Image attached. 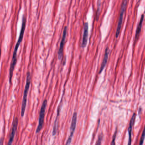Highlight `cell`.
Here are the masks:
<instances>
[{
    "label": "cell",
    "instance_id": "cell-1",
    "mask_svg": "<svg viewBox=\"0 0 145 145\" xmlns=\"http://www.w3.org/2000/svg\"><path fill=\"white\" fill-rule=\"evenodd\" d=\"M26 21V18L24 16H23L21 31H20V34L18 41H17V43H16L15 47H14V51L13 54L12 62H11V66H10V69H9V83H11V82H12L14 70V67H15L16 63H17V52H18V49L20 43L23 40L25 30Z\"/></svg>",
    "mask_w": 145,
    "mask_h": 145
},
{
    "label": "cell",
    "instance_id": "cell-2",
    "mask_svg": "<svg viewBox=\"0 0 145 145\" xmlns=\"http://www.w3.org/2000/svg\"><path fill=\"white\" fill-rule=\"evenodd\" d=\"M30 83L31 74L29 72H28L27 73L26 84H25L24 91V96H23L22 107H21V116L22 117L24 115L25 112V109H26L27 96H28V92H29V89Z\"/></svg>",
    "mask_w": 145,
    "mask_h": 145
},
{
    "label": "cell",
    "instance_id": "cell-3",
    "mask_svg": "<svg viewBox=\"0 0 145 145\" xmlns=\"http://www.w3.org/2000/svg\"><path fill=\"white\" fill-rule=\"evenodd\" d=\"M47 105V100L46 99L43 101L42 105L41 107L40 114H39V123H38V127H37L36 132V133H40V131L42 130V127H43Z\"/></svg>",
    "mask_w": 145,
    "mask_h": 145
},
{
    "label": "cell",
    "instance_id": "cell-4",
    "mask_svg": "<svg viewBox=\"0 0 145 145\" xmlns=\"http://www.w3.org/2000/svg\"><path fill=\"white\" fill-rule=\"evenodd\" d=\"M127 1H124L122 4L121 7V11H120V16L118 19V24L117 27L116 31V37L117 38L120 34L121 31V28L122 24L123 19V15L127 7Z\"/></svg>",
    "mask_w": 145,
    "mask_h": 145
},
{
    "label": "cell",
    "instance_id": "cell-5",
    "mask_svg": "<svg viewBox=\"0 0 145 145\" xmlns=\"http://www.w3.org/2000/svg\"><path fill=\"white\" fill-rule=\"evenodd\" d=\"M77 115L76 112H74L72 116V121H71V126L70 128V135L68 138V140L66 142L65 145H70L71 141H72V138L73 136L75 129H76V125L77 122Z\"/></svg>",
    "mask_w": 145,
    "mask_h": 145
},
{
    "label": "cell",
    "instance_id": "cell-6",
    "mask_svg": "<svg viewBox=\"0 0 145 145\" xmlns=\"http://www.w3.org/2000/svg\"><path fill=\"white\" fill-rule=\"evenodd\" d=\"M18 117H15L13 121L12 126V132L9 137V140L8 143L7 145H12L13 141L15 136V134L17 132L18 128Z\"/></svg>",
    "mask_w": 145,
    "mask_h": 145
},
{
    "label": "cell",
    "instance_id": "cell-7",
    "mask_svg": "<svg viewBox=\"0 0 145 145\" xmlns=\"http://www.w3.org/2000/svg\"><path fill=\"white\" fill-rule=\"evenodd\" d=\"M67 26H65L64 29L63 37H62V40H61V42L60 43V46H59V49L58 53V58L59 60H61L63 57L64 47L65 43L66 35H67Z\"/></svg>",
    "mask_w": 145,
    "mask_h": 145
},
{
    "label": "cell",
    "instance_id": "cell-8",
    "mask_svg": "<svg viewBox=\"0 0 145 145\" xmlns=\"http://www.w3.org/2000/svg\"><path fill=\"white\" fill-rule=\"evenodd\" d=\"M89 25L88 23L86 22L84 26V31L83 34L82 41V47L84 48L87 45L88 42V36Z\"/></svg>",
    "mask_w": 145,
    "mask_h": 145
},
{
    "label": "cell",
    "instance_id": "cell-9",
    "mask_svg": "<svg viewBox=\"0 0 145 145\" xmlns=\"http://www.w3.org/2000/svg\"><path fill=\"white\" fill-rule=\"evenodd\" d=\"M135 117H136V114L135 113H134L130 120L129 127L128 128L129 140L128 145H131L132 143L131 141H132V130H133V127L135 122Z\"/></svg>",
    "mask_w": 145,
    "mask_h": 145
},
{
    "label": "cell",
    "instance_id": "cell-10",
    "mask_svg": "<svg viewBox=\"0 0 145 145\" xmlns=\"http://www.w3.org/2000/svg\"><path fill=\"white\" fill-rule=\"evenodd\" d=\"M109 53H110V50L108 47H106L105 49V56H104V58H103V61L101 66L99 72V73L100 74L101 73L102 71L104 70L105 67L107 63V60H108V56H109Z\"/></svg>",
    "mask_w": 145,
    "mask_h": 145
},
{
    "label": "cell",
    "instance_id": "cell-11",
    "mask_svg": "<svg viewBox=\"0 0 145 145\" xmlns=\"http://www.w3.org/2000/svg\"><path fill=\"white\" fill-rule=\"evenodd\" d=\"M144 19V15L141 16V19H140V21L138 25V27H137V30H136V34H135V38H137L139 35L141 31V28H142V24H143V20Z\"/></svg>",
    "mask_w": 145,
    "mask_h": 145
},
{
    "label": "cell",
    "instance_id": "cell-12",
    "mask_svg": "<svg viewBox=\"0 0 145 145\" xmlns=\"http://www.w3.org/2000/svg\"><path fill=\"white\" fill-rule=\"evenodd\" d=\"M103 136L104 135L102 133H101L100 134H99L95 145H101V142L103 140Z\"/></svg>",
    "mask_w": 145,
    "mask_h": 145
},
{
    "label": "cell",
    "instance_id": "cell-13",
    "mask_svg": "<svg viewBox=\"0 0 145 145\" xmlns=\"http://www.w3.org/2000/svg\"><path fill=\"white\" fill-rule=\"evenodd\" d=\"M145 138V125L144 127V130L142 133V135H141V138H140V142L139 145H143L144 144V140Z\"/></svg>",
    "mask_w": 145,
    "mask_h": 145
},
{
    "label": "cell",
    "instance_id": "cell-14",
    "mask_svg": "<svg viewBox=\"0 0 145 145\" xmlns=\"http://www.w3.org/2000/svg\"><path fill=\"white\" fill-rule=\"evenodd\" d=\"M117 132L116 131L115 132L114 135L113 136V138H112V141L110 145H116V143H115V140H116V136Z\"/></svg>",
    "mask_w": 145,
    "mask_h": 145
},
{
    "label": "cell",
    "instance_id": "cell-15",
    "mask_svg": "<svg viewBox=\"0 0 145 145\" xmlns=\"http://www.w3.org/2000/svg\"><path fill=\"white\" fill-rule=\"evenodd\" d=\"M3 139L1 138L0 140V145H3Z\"/></svg>",
    "mask_w": 145,
    "mask_h": 145
},
{
    "label": "cell",
    "instance_id": "cell-16",
    "mask_svg": "<svg viewBox=\"0 0 145 145\" xmlns=\"http://www.w3.org/2000/svg\"><path fill=\"white\" fill-rule=\"evenodd\" d=\"M1 49L0 48V59H1Z\"/></svg>",
    "mask_w": 145,
    "mask_h": 145
}]
</instances>
